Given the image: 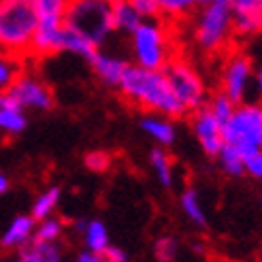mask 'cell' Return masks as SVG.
I'll use <instances>...</instances> for the list:
<instances>
[{
  "mask_svg": "<svg viewBox=\"0 0 262 262\" xmlns=\"http://www.w3.org/2000/svg\"><path fill=\"white\" fill-rule=\"evenodd\" d=\"M120 92L128 102L145 111H154L156 115H164L168 120H181L188 115L186 107L177 100L164 71H147L130 64L120 83Z\"/></svg>",
  "mask_w": 262,
  "mask_h": 262,
  "instance_id": "1",
  "label": "cell"
},
{
  "mask_svg": "<svg viewBox=\"0 0 262 262\" xmlns=\"http://www.w3.org/2000/svg\"><path fill=\"white\" fill-rule=\"evenodd\" d=\"M38 17L30 0L0 3V51L13 58L28 60Z\"/></svg>",
  "mask_w": 262,
  "mask_h": 262,
  "instance_id": "2",
  "label": "cell"
},
{
  "mask_svg": "<svg viewBox=\"0 0 262 262\" xmlns=\"http://www.w3.org/2000/svg\"><path fill=\"white\" fill-rule=\"evenodd\" d=\"M234 38L232 7L228 0L201 5L192 15V41L203 54L213 56L224 51Z\"/></svg>",
  "mask_w": 262,
  "mask_h": 262,
  "instance_id": "3",
  "label": "cell"
},
{
  "mask_svg": "<svg viewBox=\"0 0 262 262\" xmlns=\"http://www.w3.org/2000/svg\"><path fill=\"white\" fill-rule=\"evenodd\" d=\"M130 51L135 67L147 71H164L173 56L171 30L164 19H143L130 34Z\"/></svg>",
  "mask_w": 262,
  "mask_h": 262,
  "instance_id": "4",
  "label": "cell"
},
{
  "mask_svg": "<svg viewBox=\"0 0 262 262\" xmlns=\"http://www.w3.org/2000/svg\"><path fill=\"white\" fill-rule=\"evenodd\" d=\"M64 26L100 47L113 30V0H69Z\"/></svg>",
  "mask_w": 262,
  "mask_h": 262,
  "instance_id": "5",
  "label": "cell"
},
{
  "mask_svg": "<svg viewBox=\"0 0 262 262\" xmlns=\"http://www.w3.org/2000/svg\"><path fill=\"white\" fill-rule=\"evenodd\" d=\"M222 133H224V143L237 147L243 160L256 151H262V102L245 100L237 104Z\"/></svg>",
  "mask_w": 262,
  "mask_h": 262,
  "instance_id": "6",
  "label": "cell"
},
{
  "mask_svg": "<svg viewBox=\"0 0 262 262\" xmlns=\"http://www.w3.org/2000/svg\"><path fill=\"white\" fill-rule=\"evenodd\" d=\"M164 75L168 83H171L177 100L186 107L188 113L199 111L201 107H205L209 100V90H207V81L201 75V71L194 67V64L186 58H173L166 64Z\"/></svg>",
  "mask_w": 262,
  "mask_h": 262,
  "instance_id": "7",
  "label": "cell"
},
{
  "mask_svg": "<svg viewBox=\"0 0 262 262\" xmlns=\"http://www.w3.org/2000/svg\"><path fill=\"white\" fill-rule=\"evenodd\" d=\"M254 73L256 62L245 51H232L226 56L220 71V92L226 94L234 104L247 100L250 92L254 90Z\"/></svg>",
  "mask_w": 262,
  "mask_h": 262,
  "instance_id": "8",
  "label": "cell"
},
{
  "mask_svg": "<svg viewBox=\"0 0 262 262\" xmlns=\"http://www.w3.org/2000/svg\"><path fill=\"white\" fill-rule=\"evenodd\" d=\"M7 92H11L15 100L21 104L24 109H38V111H49L54 107V92L51 88L32 73H21L15 83H13Z\"/></svg>",
  "mask_w": 262,
  "mask_h": 262,
  "instance_id": "9",
  "label": "cell"
},
{
  "mask_svg": "<svg viewBox=\"0 0 262 262\" xmlns=\"http://www.w3.org/2000/svg\"><path fill=\"white\" fill-rule=\"evenodd\" d=\"M192 133L209 158H217L220 149L224 147V133H222V124L213 117L207 104L192 113Z\"/></svg>",
  "mask_w": 262,
  "mask_h": 262,
  "instance_id": "10",
  "label": "cell"
},
{
  "mask_svg": "<svg viewBox=\"0 0 262 262\" xmlns=\"http://www.w3.org/2000/svg\"><path fill=\"white\" fill-rule=\"evenodd\" d=\"M64 41V21H38L32 38L30 58H49L62 51Z\"/></svg>",
  "mask_w": 262,
  "mask_h": 262,
  "instance_id": "11",
  "label": "cell"
},
{
  "mask_svg": "<svg viewBox=\"0 0 262 262\" xmlns=\"http://www.w3.org/2000/svg\"><path fill=\"white\" fill-rule=\"evenodd\" d=\"M90 67H92V71H94V75L98 77L100 83L109 85V88H120L124 75H126V71L130 67V62L98 49L96 56L90 60Z\"/></svg>",
  "mask_w": 262,
  "mask_h": 262,
  "instance_id": "12",
  "label": "cell"
},
{
  "mask_svg": "<svg viewBox=\"0 0 262 262\" xmlns=\"http://www.w3.org/2000/svg\"><path fill=\"white\" fill-rule=\"evenodd\" d=\"M34 217L32 215H19L11 222V226L7 228V232L3 234V239H0V245L5 247V250H13V247H21L28 243V239L32 237L34 232Z\"/></svg>",
  "mask_w": 262,
  "mask_h": 262,
  "instance_id": "13",
  "label": "cell"
},
{
  "mask_svg": "<svg viewBox=\"0 0 262 262\" xmlns=\"http://www.w3.org/2000/svg\"><path fill=\"white\" fill-rule=\"evenodd\" d=\"M141 128L145 130L154 141H158L160 145H164V147H168V145H173L175 143L177 130H175L173 122L168 120V117H164V115H147V117H143Z\"/></svg>",
  "mask_w": 262,
  "mask_h": 262,
  "instance_id": "14",
  "label": "cell"
},
{
  "mask_svg": "<svg viewBox=\"0 0 262 262\" xmlns=\"http://www.w3.org/2000/svg\"><path fill=\"white\" fill-rule=\"evenodd\" d=\"M141 15L135 11L130 0H113V30L122 34H133L141 24Z\"/></svg>",
  "mask_w": 262,
  "mask_h": 262,
  "instance_id": "15",
  "label": "cell"
},
{
  "mask_svg": "<svg viewBox=\"0 0 262 262\" xmlns=\"http://www.w3.org/2000/svg\"><path fill=\"white\" fill-rule=\"evenodd\" d=\"M160 9V19L183 21L192 17L201 7V0H156Z\"/></svg>",
  "mask_w": 262,
  "mask_h": 262,
  "instance_id": "16",
  "label": "cell"
},
{
  "mask_svg": "<svg viewBox=\"0 0 262 262\" xmlns=\"http://www.w3.org/2000/svg\"><path fill=\"white\" fill-rule=\"evenodd\" d=\"M232 21H234V36L254 38L262 34V9L237 11L232 13Z\"/></svg>",
  "mask_w": 262,
  "mask_h": 262,
  "instance_id": "17",
  "label": "cell"
},
{
  "mask_svg": "<svg viewBox=\"0 0 262 262\" xmlns=\"http://www.w3.org/2000/svg\"><path fill=\"white\" fill-rule=\"evenodd\" d=\"M100 47H96L92 41H88L85 36L77 34L73 30H69L67 26H64V41H62V51H67V54H73L77 58H83V60H92L96 56V51Z\"/></svg>",
  "mask_w": 262,
  "mask_h": 262,
  "instance_id": "18",
  "label": "cell"
},
{
  "mask_svg": "<svg viewBox=\"0 0 262 262\" xmlns=\"http://www.w3.org/2000/svg\"><path fill=\"white\" fill-rule=\"evenodd\" d=\"M21 256L30 262H62L60 247L49 241H36L32 239L30 245L21 247Z\"/></svg>",
  "mask_w": 262,
  "mask_h": 262,
  "instance_id": "19",
  "label": "cell"
},
{
  "mask_svg": "<svg viewBox=\"0 0 262 262\" xmlns=\"http://www.w3.org/2000/svg\"><path fill=\"white\" fill-rule=\"evenodd\" d=\"M217 162H220V166H222V171H224L226 175H230V177H241V175H245V160H243V156L239 154L237 147L228 145V143H224V147L220 149Z\"/></svg>",
  "mask_w": 262,
  "mask_h": 262,
  "instance_id": "20",
  "label": "cell"
},
{
  "mask_svg": "<svg viewBox=\"0 0 262 262\" xmlns=\"http://www.w3.org/2000/svg\"><path fill=\"white\" fill-rule=\"evenodd\" d=\"M38 21H64L69 0H30Z\"/></svg>",
  "mask_w": 262,
  "mask_h": 262,
  "instance_id": "21",
  "label": "cell"
},
{
  "mask_svg": "<svg viewBox=\"0 0 262 262\" xmlns=\"http://www.w3.org/2000/svg\"><path fill=\"white\" fill-rule=\"evenodd\" d=\"M83 241L88 245V250L94 252V254H100L104 247L109 245V232H107V228H104L102 222H98V220L88 222L85 230H83Z\"/></svg>",
  "mask_w": 262,
  "mask_h": 262,
  "instance_id": "22",
  "label": "cell"
},
{
  "mask_svg": "<svg viewBox=\"0 0 262 262\" xmlns=\"http://www.w3.org/2000/svg\"><path fill=\"white\" fill-rule=\"evenodd\" d=\"M181 209L186 217L190 222H194L196 226H207V215L203 211V205H201V199H199V192L194 188H186L181 194Z\"/></svg>",
  "mask_w": 262,
  "mask_h": 262,
  "instance_id": "23",
  "label": "cell"
},
{
  "mask_svg": "<svg viewBox=\"0 0 262 262\" xmlns=\"http://www.w3.org/2000/svg\"><path fill=\"white\" fill-rule=\"evenodd\" d=\"M24 73V60L0 51V92H7Z\"/></svg>",
  "mask_w": 262,
  "mask_h": 262,
  "instance_id": "24",
  "label": "cell"
},
{
  "mask_svg": "<svg viewBox=\"0 0 262 262\" xmlns=\"http://www.w3.org/2000/svg\"><path fill=\"white\" fill-rule=\"evenodd\" d=\"M149 160H151V166H154L158 181L164 188H171L173 186V160H171V156H168L164 149L156 147L149 154Z\"/></svg>",
  "mask_w": 262,
  "mask_h": 262,
  "instance_id": "25",
  "label": "cell"
},
{
  "mask_svg": "<svg viewBox=\"0 0 262 262\" xmlns=\"http://www.w3.org/2000/svg\"><path fill=\"white\" fill-rule=\"evenodd\" d=\"M207 107H209V111L213 113V117L222 124V128L226 126V122L232 117V113H234V109H237V104H234L226 94H222V92H217V94H213L211 98L207 100Z\"/></svg>",
  "mask_w": 262,
  "mask_h": 262,
  "instance_id": "26",
  "label": "cell"
},
{
  "mask_svg": "<svg viewBox=\"0 0 262 262\" xmlns=\"http://www.w3.org/2000/svg\"><path fill=\"white\" fill-rule=\"evenodd\" d=\"M60 201V188H49L45 194H41L32 205V217L34 220H47V215L54 211Z\"/></svg>",
  "mask_w": 262,
  "mask_h": 262,
  "instance_id": "27",
  "label": "cell"
},
{
  "mask_svg": "<svg viewBox=\"0 0 262 262\" xmlns=\"http://www.w3.org/2000/svg\"><path fill=\"white\" fill-rule=\"evenodd\" d=\"M26 115L24 111H11V109H0V133L9 135H19L26 130Z\"/></svg>",
  "mask_w": 262,
  "mask_h": 262,
  "instance_id": "28",
  "label": "cell"
},
{
  "mask_svg": "<svg viewBox=\"0 0 262 262\" xmlns=\"http://www.w3.org/2000/svg\"><path fill=\"white\" fill-rule=\"evenodd\" d=\"M154 254H156V260L158 262H175L177 260V254H179V241L175 237H160L156 241V247H154Z\"/></svg>",
  "mask_w": 262,
  "mask_h": 262,
  "instance_id": "29",
  "label": "cell"
},
{
  "mask_svg": "<svg viewBox=\"0 0 262 262\" xmlns=\"http://www.w3.org/2000/svg\"><path fill=\"white\" fill-rule=\"evenodd\" d=\"M62 222L60 220H56V217H47V220H43V224L38 226V230H36V241H49V243H56V239L62 234Z\"/></svg>",
  "mask_w": 262,
  "mask_h": 262,
  "instance_id": "30",
  "label": "cell"
},
{
  "mask_svg": "<svg viewBox=\"0 0 262 262\" xmlns=\"http://www.w3.org/2000/svg\"><path fill=\"white\" fill-rule=\"evenodd\" d=\"M141 19H160V9L156 0H130Z\"/></svg>",
  "mask_w": 262,
  "mask_h": 262,
  "instance_id": "31",
  "label": "cell"
},
{
  "mask_svg": "<svg viewBox=\"0 0 262 262\" xmlns=\"http://www.w3.org/2000/svg\"><path fill=\"white\" fill-rule=\"evenodd\" d=\"M109 164H111V160H109V156L104 151H92V154L85 156V166L92 168V171H96V173L107 171Z\"/></svg>",
  "mask_w": 262,
  "mask_h": 262,
  "instance_id": "32",
  "label": "cell"
},
{
  "mask_svg": "<svg viewBox=\"0 0 262 262\" xmlns=\"http://www.w3.org/2000/svg\"><path fill=\"white\" fill-rule=\"evenodd\" d=\"M245 175H250L256 181H262V151H256L250 158H245Z\"/></svg>",
  "mask_w": 262,
  "mask_h": 262,
  "instance_id": "33",
  "label": "cell"
},
{
  "mask_svg": "<svg viewBox=\"0 0 262 262\" xmlns=\"http://www.w3.org/2000/svg\"><path fill=\"white\" fill-rule=\"evenodd\" d=\"M100 258H102L104 262H128L126 252H122L120 247H113V245L104 247V250L100 252Z\"/></svg>",
  "mask_w": 262,
  "mask_h": 262,
  "instance_id": "34",
  "label": "cell"
},
{
  "mask_svg": "<svg viewBox=\"0 0 262 262\" xmlns=\"http://www.w3.org/2000/svg\"><path fill=\"white\" fill-rule=\"evenodd\" d=\"M254 92L258 100L262 102V60L256 64V73H254Z\"/></svg>",
  "mask_w": 262,
  "mask_h": 262,
  "instance_id": "35",
  "label": "cell"
},
{
  "mask_svg": "<svg viewBox=\"0 0 262 262\" xmlns=\"http://www.w3.org/2000/svg\"><path fill=\"white\" fill-rule=\"evenodd\" d=\"M75 262H104L102 258H100V254H94V252H83V254H79L75 258Z\"/></svg>",
  "mask_w": 262,
  "mask_h": 262,
  "instance_id": "36",
  "label": "cell"
},
{
  "mask_svg": "<svg viewBox=\"0 0 262 262\" xmlns=\"http://www.w3.org/2000/svg\"><path fill=\"white\" fill-rule=\"evenodd\" d=\"M7 190H9V179H7V175L0 173V194H5Z\"/></svg>",
  "mask_w": 262,
  "mask_h": 262,
  "instance_id": "37",
  "label": "cell"
},
{
  "mask_svg": "<svg viewBox=\"0 0 262 262\" xmlns=\"http://www.w3.org/2000/svg\"><path fill=\"white\" fill-rule=\"evenodd\" d=\"M15 262H30V260H26V258H24V256H19V258H17V260H15Z\"/></svg>",
  "mask_w": 262,
  "mask_h": 262,
  "instance_id": "38",
  "label": "cell"
},
{
  "mask_svg": "<svg viewBox=\"0 0 262 262\" xmlns=\"http://www.w3.org/2000/svg\"><path fill=\"white\" fill-rule=\"evenodd\" d=\"M207 3H213V0H201V5H207Z\"/></svg>",
  "mask_w": 262,
  "mask_h": 262,
  "instance_id": "39",
  "label": "cell"
},
{
  "mask_svg": "<svg viewBox=\"0 0 262 262\" xmlns=\"http://www.w3.org/2000/svg\"><path fill=\"white\" fill-rule=\"evenodd\" d=\"M258 5H260V9H262V0H258Z\"/></svg>",
  "mask_w": 262,
  "mask_h": 262,
  "instance_id": "40",
  "label": "cell"
},
{
  "mask_svg": "<svg viewBox=\"0 0 262 262\" xmlns=\"http://www.w3.org/2000/svg\"><path fill=\"white\" fill-rule=\"evenodd\" d=\"M260 203H262V196H260Z\"/></svg>",
  "mask_w": 262,
  "mask_h": 262,
  "instance_id": "41",
  "label": "cell"
},
{
  "mask_svg": "<svg viewBox=\"0 0 262 262\" xmlns=\"http://www.w3.org/2000/svg\"><path fill=\"white\" fill-rule=\"evenodd\" d=\"M0 3H3V0H0Z\"/></svg>",
  "mask_w": 262,
  "mask_h": 262,
  "instance_id": "42",
  "label": "cell"
}]
</instances>
